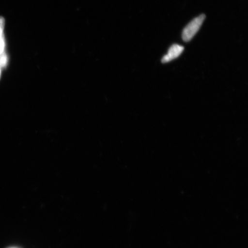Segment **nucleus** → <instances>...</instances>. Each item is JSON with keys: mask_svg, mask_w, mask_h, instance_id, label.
Here are the masks:
<instances>
[{"mask_svg": "<svg viewBox=\"0 0 248 248\" xmlns=\"http://www.w3.org/2000/svg\"><path fill=\"white\" fill-rule=\"evenodd\" d=\"M205 18V15L202 14L199 16L194 18L185 27L182 32V39L184 42H190L194 38L200 29Z\"/></svg>", "mask_w": 248, "mask_h": 248, "instance_id": "f257e3e1", "label": "nucleus"}, {"mask_svg": "<svg viewBox=\"0 0 248 248\" xmlns=\"http://www.w3.org/2000/svg\"><path fill=\"white\" fill-rule=\"evenodd\" d=\"M184 46L176 44L170 46L169 49L168 53L164 55L162 58V63H168V62L178 58L184 51Z\"/></svg>", "mask_w": 248, "mask_h": 248, "instance_id": "f03ea898", "label": "nucleus"}, {"mask_svg": "<svg viewBox=\"0 0 248 248\" xmlns=\"http://www.w3.org/2000/svg\"><path fill=\"white\" fill-rule=\"evenodd\" d=\"M4 20L0 17V56L4 54V41L2 35L3 28H4Z\"/></svg>", "mask_w": 248, "mask_h": 248, "instance_id": "7ed1b4c3", "label": "nucleus"}]
</instances>
